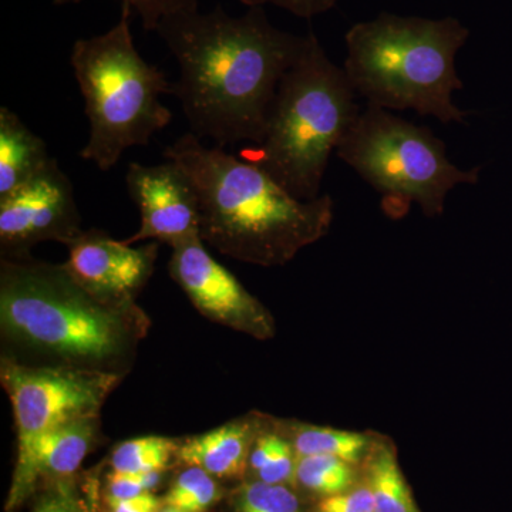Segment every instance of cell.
<instances>
[{
  "mask_svg": "<svg viewBox=\"0 0 512 512\" xmlns=\"http://www.w3.org/2000/svg\"><path fill=\"white\" fill-rule=\"evenodd\" d=\"M126 184L140 210L141 224L124 244L153 239L174 248L201 238L200 197L180 165L170 160L157 165L131 163Z\"/></svg>",
  "mask_w": 512,
  "mask_h": 512,
  "instance_id": "8fae6325",
  "label": "cell"
},
{
  "mask_svg": "<svg viewBox=\"0 0 512 512\" xmlns=\"http://www.w3.org/2000/svg\"><path fill=\"white\" fill-rule=\"evenodd\" d=\"M160 242L143 247L116 241L99 229L83 231L69 248L64 268L74 281L101 301L134 303L150 281Z\"/></svg>",
  "mask_w": 512,
  "mask_h": 512,
  "instance_id": "7c38bea8",
  "label": "cell"
},
{
  "mask_svg": "<svg viewBox=\"0 0 512 512\" xmlns=\"http://www.w3.org/2000/svg\"><path fill=\"white\" fill-rule=\"evenodd\" d=\"M45 140L9 107L0 109V198L22 187L52 161Z\"/></svg>",
  "mask_w": 512,
  "mask_h": 512,
  "instance_id": "9a60e30c",
  "label": "cell"
},
{
  "mask_svg": "<svg viewBox=\"0 0 512 512\" xmlns=\"http://www.w3.org/2000/svg\"><path fill=\"white\" fill-rule=\"evenodd\" d=\"M340 160L356 171L383 202L409 208L419 204L426 217L443 214L448 192L474 185L480 167L463 170L447 157L446 143L429 127L367 104L336 148Z\"/></svg>",
  "mask_w": 512,
  "mask_h": 512,
  "instance_id": "52a82bcc",
  "label": "cell"
},
{
  "mask_svg": "<svg viewBox=\"0 0 512 512\" xmlns=\"http://www.w3.org/2000/svg\"><path fill=\"white\" fill-rule=\"evenodd\" d=\"M111 512H158L161 501L153 493L137 495L126 500H109Z\"/></svg>",
  "mask_w": 512,
  "mask_h": 512,
  "instance_id": "83f0119b",
  "label": "cell"
},
{
  "mask_svg": "<svg viewBox=\"0 0 512 512\" xmlns=\"http://www.w3.org/2000/svg\"><path fill=\"white\" fill-rule=\"evenodd\" d=\"M171 278L183 289L198 312L256 339L274 336V319L268 309L224 265L215 261L201 238L173 248L168 264Z\"/></svg>",
  "mask_w": 512,
  "mask_h": 512,
  "instance_id": "30bf717a",
  "label": "cell"
},
{
  "mask_svg": "<svg viewBox=\"0 0 512 512\" xmlns=\"http://www.w3.org/2000/svg\"><path fill=\"white\" fill-rule=\"evenodd\" d=\"M148 318L134 303L101 301L64 265L2 258L0 328L3 339L47 366L121 373L146 336Z\"/></svg>",
  "mask_w": 512,
  "mask_h": 512,
  "instance_id": "3957f363",
  "label": "cell"
},
{
  "mask_svg": "<svg viewBox=\"0 0 512 512\" xmlns=\"http://www.w3.org/2000/svg\"><path fill=\"white\" fill-rule=\"evenodd\" d=\"M164 157L190 177L200 197L201 239L222 255L285 265L329 232L335 214L329 194L298 200L259 165L204 146L192 133L165 148Z\"/></svg>",
  "mask_w": 512,
  "mask_h": 512,
  "instance_id": "7a4b0ae2",
  "label": "cell"
},
{
  "mask_svg": "<svg viewBox=\"0 0 512 512\" xmlns=\"http://www.w3.org/2000/svg\"><path fill=\"white\" fill-rule=\"evenodd\" d=\"M121 373L69 366H33L5 357L0 379L8 393L18 436V464L47 433L82 417L99 416Z\"/></svg>",
  "mask_w": 512,
  "mask_h": 512,
  "instance_id": "ba28073f",
  "label": "cell"
},
{
  "mask_svg": "<svg viewBox=\"0 0 512 512\" xmlns=\"http://www.w3.org/2000/svg\"><path fill=\"white\" fill-rule=\"evenodd\" d=\"M369 440L355 431L330 429V427L303 426L296 430V454L303 456H332L349 464L359 463L365 456Z\"/></svg>",
  "mask_w": 512,
  "mask_h": 512,
  "instance_id": "e0dca14e",
  "label": "cell"
},
{
  "mask_svg": "<svg viewBox=\"0 0 512 512\" xmlns=\"http://www.w3.org/2000/svg\"><path fill=\"white\" fill-rule=\"evenodd\" d=\"M316 512H375L372 491L369 487H360L330 495L320 501Z\"/></svg>",
  "mask_w": 512,
  "mask_h": 512,
  "instance_id": "d4e9b609",
  "label": "cell"
},
{
  "mask_svg": "<svg viewBox=\"0 0 512 512\" xmlns=\"http://www.w3.org/2000/svg\"><path fill=\"white\" fill-rule=\"evenodd\" d=\"M82 505L76 500L72 490L59 484L53 493L46 495L33 512H83Z\"/></svg>",
  "mask_w": 512,
  "mask_h": 512,
  "instance_id": "4316f807",
  "label": "cell"
},
{
  "mask_svg": "<svg viewBox=\"0 0 512 512\" xmlns=\"http://www.w3.org/2000/svg\"><path fill=\"white\" fill-rule=\"evenodd\" d=\"M279 439L281 437L276 436V434H265V436L255 440L251 456H249V466L252 467V470L259 473L269 463V460L274 456Z\"/></svg>",
  "mask_w": 512,
  "mask_h": 512,
  "instance_id": "f1b7e54d",
  "label": "cell"
},
{
  "mask_svg": "<svg viewBox=\"0 0 512 512\" xmlns=\"http://www.w3.org/2000/svg\"><path fill=\"white\" fill-rule=\"evenodd\" d=\"M82 232L72 181L56 158L28 183L0 198L3 258H26L43 241L69 245Z\"/></svg>",
  "mask_w": 512,
  "mask_h": 512,
  "instance_id": "9c48e42d",
  "label": "cell"
},
{
  "mask_svg": "<svg viewBox=\"0 0 512 512\" xmlns=\"http://www.w3.org/2000/svg\"><path fill=\"white\" fill-rule=\"evenodd\" d=\"M131 12L123 5L113 28L76 40L70 56L90 123L80 157L101 171H110L128 148L148 146L173 120V111L161 103L163 94L173 92V84L138 53Z\"/></svg>",
  "mask_w": 512,
  "mask_h": 512,
  "instance_id": "8992f818",
  "label": "cell"
},
{
  "mask_svg": "<svg viewBox=\"0 0 512 512\" xmlns=\"http://www.w3.org/2000/svg\"><path fill=\"white\" fill-rule=\"evenodd\" d=\"M218 497L220 488L214 476L200 467H190L175 478L164 504L184 512H205Z\"/></svg>",
  "mask_w": 512,
  "mask_h": 512,
  "instance_id": "ffe728a7",
  "label": "cell"
},
{
  "mask_svg": "<svg viewBox=\"0 0 512 512\" xmlns=\"http://www.w3.org/2000/svg\"><path fill=\"white\" fill-rule=\"evenodd\" d=\"M352 464L332 456H303L296 463V480L313 493H345L353 484Z\"/></svg>",
  "mask_w": 512,
  "mask_h": 512,
  "instance_id": "d6986e66",
  "label": "cell"
},
{
  "mask_svg": "<svg viewBox=\"0 0 512 512\" xmlns=\"http://www.w3.org/2000/svg\"><path fill=\"white\" fill-rule=\"evenodd\" d=\"M264 483L281 484L289 483L296 477V463L293 458V450L288 441L279 439L274 456L269 463L258 473Z\"/></svg>",
  "mask_w": 512,
  "mask_h": 512,
  "instance_id": "cb8c5ba5",
  "label": "cell"
},
{
  "mask_svg": "<svg viewBox=\"0 0 512 512\" xmlns=\"http://www.w3.org/2000/svg\"><path fill=\"white\" fill-rule=\"evenodd\" d=\"M369 481L375 512H417L409 485L389 448L380 447L376 451L370 464Z\"/></svg>",
  "mask_w": 512,
  "mask_h": 512,
  "instance_id": "2e32d148",
  "label": "cell"
},
{
  "mask_svg": "<svg viewBox=\"0 0 512 512\" xmlns=\"http://www.w3.org/2000/svg\"><path fill=\"white\" fill-rule=\"evenodd\" d=\"M180 444L167 437H138L127 440L111 453V467L119 473H161L177 454Z\"/></svg>",
  "mask_w": 512,
  "mask_h": 512,
  "instance_id": "ac0fdd59",
  "label": "cell"
},
{
  "mask_svg": "<svg viewBox=\"0 0 512 512\" xmlns=\"http://www.w3.org/2000/svg\"><path fill=\"white\" fill-rule=\"evenodd\" d=\"M254 436L251 421H232L185 440L177 456L188 467H200L214 477L239 476L247 467Z\"/></svg>",
  "mask_w": 512,
  "mask_h": 512,
  "instance_id": "5bb4252c",
  "label": "cell"
},
{
  "mask_svg": "<svg viewBox=\"0 0 512 512\" xmlns=\"http://www.w3.org/2000/svg\"><path fill=\"white\" fill-rule=\"evenodd\" d=\"M99 436V416L69 421L40 439L25 463L18 464L10 487L8 510L19 507L42 478L72 476Z\"/></svg>",
  "mask_w": 512,
  "mask_h": 512,
  "instance_id": "4fadbf2b",
  "label": "cell"
},
{
  "mask_svg": "<svg viewBox=\"0 0 512 512\" xmlns=\"http://www.w3.org/2000/svg\"><path fill=\"white\" fill-rule=\"evenodd\" d=\"M82 2L83 0H53V5H77ZM121 2L136 10L147 32H156L161 20L168 16L198 10V0H121Z\"/></svg>",
  "mask_w": 512,
  "mask_h": 512,
  "instance_id": "7402d4cb",
  "label": "cell"
},
{
  "mask_svg": "<svg viewBox=\"0 0 512 512\" xmlns=\"http://www.w3.org/2000/svg\"><path fill=\"white\" fill-rule=\"evenodd\" d=\"M468 36L470 30L458 19L380 13L346 33L343 69L370 106L466 124L470 111L456 106L453 94L464 89L456 57Z\"/></svg>",
  "mask_w": 512,
  "mask_h": 512,
  "instance_id": "277c9868",
  "label": "cell"
},
{
  "mask_svg": "<svg viewBox=\"0 0 512 512\" xmlns=\"http://www.w3.org/2000/svg\"><path fill=\"white\" fill-rule=\"evenodd\" d=\"M156 33L180 66L173 84L190 133L217 147L264 140L276 90L305 47L306 36L276 29L262 6L229 16L177 13L161 20Z\"/></svg>",
  "mask_w": 512,
  "mask_h": 512,
  "instance_id": "6da1fadb",
  "label": "cell"
},
{
  "mask_svg": "<svg viewBox=\"0 0 512 512\" xmlns=\"http://www.w3.org/2000/svg\"><path fill=\"white\" fill-rule=\"evenodd\" d=\"M161 481V473H119L109 476V500H126L137 495L153 493Z\"/></svg>",
  "mask_w": 512,
  "mask_h": 512,
  "instance_id": "603a6c76",
  "label": "cell"
},
{
  "mask_svg": "<svg viewBox=\"0 0 512 512\" xmlns=\"http://www.w3.org/2000/svg\"><path fill=\"white\" fill-rule=\"evenodd\" d=\"M158 512H184L181 510H178V508L170 507V505H165L164 508H161Z\"/></svg>",
  "mask_w": 512,
  "mask_h": 512,
  "instance_id": "f546056e",
  "label": "cell"
},
{
  "mask_svg": "<svg viewBox=\"0 0 512 512\" xmlns=\"http://www.w3.org/2000/svg\"><path fill=\"white\" fill-rule=\"evenodd\" d=\"M83 512H90L87 508H83Z\"/></svg>",
  "mask_w": 512,
  "mask_h": 512,
  "instance_id": "4dcf8cb0",
  "label": "cell"
},
{
  "mask_svg": "<svg viewBox=\"0 0 512 512\" xmlns=\"http://www.w3.org/2000/svg\"><path fill=\"white\" fill-rule=\"evenodd\" d=\"M248 8L256 6L274 5L278 8L288 10L298 18L312 19L313 16L322 15L328 10L335 8L339 0H239Z\"/></svg>",
  "mask_w": 512,
  "mask_h": 512,
  "instance_id": "484cf974",
  "label": "cell"
},
{
  "mask_svg": "<svg viewBox=\"0 0 512 512\" xmlns=\"http://www.w3.org/2000/svg\"><path fill=\"white\" fill-rule=\"evenodd\" d=\"M235 508L237 512H301L298 497L289 488L264 481L242 485Z\"/></svg>",
  "mask_w": 512,
  "mask_h": 512,
  "instance_id": "44dd1931",
  "label": "cell"
},
{
  "mask_svg": "<svg viewBox=\"0 0 512 512\" xmlns=\"http://www.w3.org/2000/svg\"><path fill=\"white\" fill-rule=\"evenodd\" d=\"M356 99L345 69L309 32L276 90L264 140L247 160L298 200H316L330 156L359 117Z\"/></svg>",
  "mask_w": 512,
  "mask_h": 512,
  "instance_id": "5b68a950",
  "label": "cell"
}]
</instances>
